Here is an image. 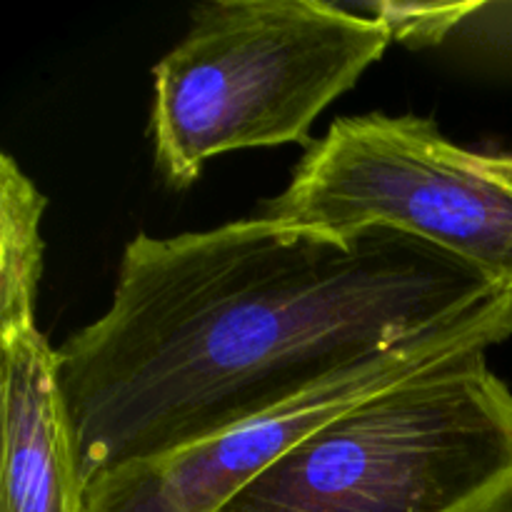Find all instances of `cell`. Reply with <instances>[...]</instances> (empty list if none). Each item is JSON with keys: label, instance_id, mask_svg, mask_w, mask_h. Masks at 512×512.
Listing matches in <instances>:
<instances>
[{"label": "cell", "instance_id": "cell-6", "mask_svg": "<svg viewBox=\"0 0 512 512\" xmlns=\"http://www.w3.org/2000/svg\"><path fill=\"white\" fill-rule=\"evenodd\" d=\"M3 490L0 512H85V478L58 350L35 323L0 328Z\"/></svg>", "mask_w": 512, "mask_h": 512}, {"label": "cell", "instance_id": "cell-2", "mask_svg": "<svg viewBox=\"0 0 512 512\" xmlns=\"http://www.w3.org/2000/svg\"><path fill=\"white\" fill-rule=\"evenodd\" d=\"M353 5L213 0L153 68L155 165L185 190L220 153L310 143V128L390 45Z\"/></svg>", "mask_w": 512, "mask_h": 512}, {"label": "cell", "instance_id": "cell-1", "mask_svg": "<svg viewBox=\"0 0 512 512\" xmlns=\"http://www.w3.org/2000/svg\"><path fill=\"white\" fill-rule=\"evenodd\" d=\"M498 290L393 230L258 215L138 233L108 310L58 348L85 485L265 413Z\"/></svg>", "mask_w": 512, "mask_h": 512}, {"label": "cell", "instance_id": "cell-3", "mask_svg": "<svg viewBox=\"0 0 512 512\" xmlns=\"http://www.w3.org/2000/svg\"><path fill=\"white\" fill-rule=\"evenodd\" d=\"M218 512H512V390L465 355L333 418Z\"/></svg>", "mask_w": 512, "mask_h": 512}, {"label": "cell", "instance_id": "cell-5", "mask_svg": "<svg viewBox=\"0 0 512 512\" xmlns=\"http://www.w3.org/2000/svg\"><path fill=\"white\" fill-rule=\"evenodd\" d=\"M510 335L512 290H498L265 413L185 448L95 475L85 485V512H218L260 470L333 418L465 355L488 353Z\"/></svg>", "mask_w": 512, "mask_h": 512}, {"label": "cell", "instance_id": "cell-4", "mask_svg": "<svg viewBox=\"0 0 512 512\" xmlns=\"http://www.w3.org/2000/svg\"><path fill=\"white\" fill-rule=\"evenodd\" d=\"M263 218L423 240L512 290V153L453 143L420 115H348L308 148Z\"/></svg>", "mask_w": 512, "mask_h": 512}, {"label": "cell", "instance_id": "cell-8", "mask_svg": "<svg viewBox=\"0 0 512 512\" xmlns=\"http://www.w3.org/2000/svg\"><path fill=\"white\" fill-rule=\"evenodd\" d=\"M398 43L425 48L453 35L512 48V3H363Z\"/></svg>", "mask_w": 512, "mask_h": 512}, {"label": "cell", "instance_id": "cell-7", "mask_svg": "<svg viewBox=\"0 0 512 512\" xmlns=\"http://www.w3.org/2000/svg\"><path fill=\"white\" fill-rule=\"evenodd\" d=\"M45 195L23 173L13 155L0 158V328L35 323Z\"/></svg>", "mask_w": 512, "mask_h": 512}]
</instances>
